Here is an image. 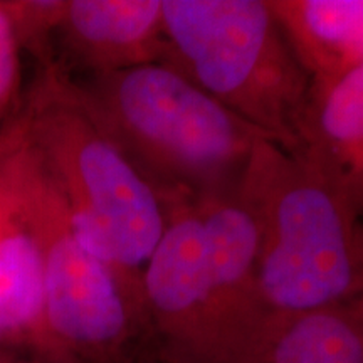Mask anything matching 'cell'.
Returning a JSON list of instances; mask_svg holds the SVG:
<instances>
[{
  "label": "cell",
  "mask_w": 363,
  "mask_h": 363,
  "mask_svg": "<svg viewBox=\"0 0 363 363\" xmlns=\"http://www.w3.org/2000/svg\"><path fill=\"white\" fill-rule=\"evenodd\" d=\"M22 51L38 59L40 69L57 65L52 40L65 16L66 0H7Z\"/></svg>",
  "instance_id": "12"
},
{
  "label": "cell",
  "mask_w": 363,
  "mask_h": 363,
  "mask_svg": "<svg viewBox=\"0 0 363 363\" xmlns=\"http://www.w3.org/2000/svg\"><path fill=\"white\" fill-rule=\"evenodd\" d=\"M0 347L66 363L45 328L43 261L22 187L16 111L0 128Z\"/></svg>",
  "instance_id": "7"
},
{
  "label": "cell",
  "mask_w": 363,
  "mask_h": 363,
  "mask_svg": "<svg viewBox=\"0 0 363 363\" xmlns=\"http://www.w3.org/2000/svg\"><path fill=\"white\" fill-rule=\"evenodd\" d=\"M296 152L363 203V62L311 93Z\"/></svg>",
  "instance_id": "9"
},
{
  "label": "cell",
  "mask_w": 363,
  "mask_h": 363,
  "mask_svg": "<svg viewBox=\"0 0 363 363\" xmlns=\"http://www.w3.org/2000/svg\"><path fill=\"white\" fill-rule=\"evenodd\" d=\"M21 54L22 48L7 0H0V128L16 111L22 78Z\"/></svg>",
  "instance_id": "13"
},
{
  "label": "cell",
  "mask_w": 363,
  "mask_h": 363,
  "mask_svg": "<svg viewBox=\"0 0 363 363\" xmlns=\"http://www.w3.org/2000/svg\"><path fill=\"white\" fill-rule=\"evenodd\" d=\"M169 65L296 152L311 96L269 0H162Z\"/></svg>",
  "instance_id": "4"
},
{
  "label": "cell",
  "mask_w": 363,
  "mask_h": 363,
  "mask_svg": "<svg viewBox=\"0 0 363 363\" xmlns=\"http://www.w3.org/2000/svg\"><path fill=\"white\" fill-rule=\"evenodd\" d=\"M234 194L257 227V281L272 323L363 299L357 207L298 152L254 148Z\"/></svg>",
  "instance_id": "2"
},
{
  "label": "cell",
  "mask_w": 363,
  "mask_h": 363,
  "mask_svg": "<svg viewBox=\"0 0 363 363\" xmlns=\"http://www.w3.org/2000/svg\"><path fill=\"white\" fill-rule=\"evenodd\" d=\"M145 323L167 363H211L206 233L195 202L169 206V220L142 274Z\"/></svg>",
  "instance_id": "6"
},
{
  "label": "cell",
  "mask_w": 363,
  "mask_h": 363,
  "mask_svg": "<svg viewBox=\"0 0 363 363\" xmlns=\"http://www.w3.org/2000/svg\"><path fill=\"white\" fill-rule=\"evenodd\" d=\"M19 126L22 187L40 247L49 337L66 363H121L140 325H147L142 303L79 238L21 120Z\"/></svg>",
  "instance_id": "5"
},
{
  "label": "cell",
  "mask_w": 363,
  "mask_h": 363,
  "mask_svg": "<svg viewBox=\"0 0 363 363\" xmlns=\"http://www.w3.org/2000/svg\"><path fill=\"white\" fill-rule=\"evenodd\" d=\"M311 83L328 88L363 62V0H269Z\"/></svg>",
  "instance_id": "10"
},
{
  "label": "cell",
  "mask_w": 363,
  "mask_h": 363,
  "mask_svg": "<svg viewBox=\"0 0 363 363\" xmlns=\"http://www.w3.org/2000/svg\"><path fill=\"white\" fill-rule=\"evenodd\" d=\"M56 38L89 76L165 62L162 0H66Z\"/></svg>",
  "instance_id": "8"
},
{
  "label": "cell",
  "mask_w": 363,
  "mask_h": 363,
  "mask_svg": "<svg viewBox=\"0 0 363 363\" xmlns=\"http://www.w3.org/2000/svg\"><path fill=\"white\" fill-rule=\"evenodd\" d=\"M16 113L79 238L143 306L142 274L169 203L121 153L59 62L39 71Z\"/></svg>",
  "instance_id": "1"
},
{
  "label": "cell",
  "mask_w": 363,
  "mask_h": 363,
  "mask_svg": "<svg viewBox=\"0 0 363 363\" xmlns=\"http://www.w3.org/2000/svg\"><path fill=\"white\" fill-rule=\"evenodd\" d=\"M0 363H43L39 360H30V358H26L24 353L9 350V348L0 347Z\"/></svg>",
  "instance_id": "14"
},
{
  "label": "cell",
  "mask_w": 363,
  "mask_h": 363,
  "mask_svg": "<svg viewBox=\"0 0 363 363\" xmlns=\"http://www.w3.org/2000/svg\"><path fill=\"white\" fill-rule=\"evenodd\" d=\"M76 84L99 125L167 203L230 194L256 145L269 140L169 62Z\"/></svg>",
  "instance_id": "3"
},
{
  "label": "cell",
  "mask_w": 363,
  "mask_h": 363,
  "mask_svg": "<svg viewBox=\"0 0 363 363\" xmlns=\"http://www.w3.org/2000/svg\"><path fill=\"white\" fill-rule=\"evenodd\" d=\"M257 363H363V299L272 323Z\"/></svg>",
  "instance_id": "11"
}]
</instances>
